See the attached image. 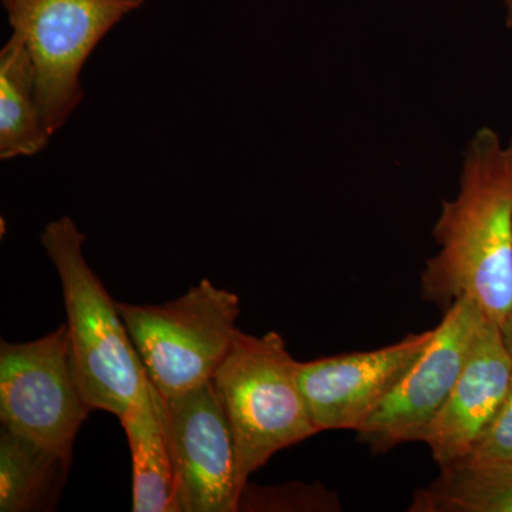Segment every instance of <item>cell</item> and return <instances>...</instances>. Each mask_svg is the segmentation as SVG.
<instances>
[{"label":"cell","instance_id":"obj_16","mask_svg":"<svg viewBox=\"0 0 512 512\" xmlns=\"http://www.w3.org/2000/svg\"><path fill=\"white\" fill-rule=\"evenodd\" d=\"M503 460H512V380L507 396L493 419L481 431L467 456L458 461L490 463Z\"/></svg>","mask_w":512,"mask_h":512},{"label":"cell","instance_id":"obj_18","mask_svg":"<svg viewBox=\"0 0 512 512\" xmlns=\"http://www.w3.org/2000/svg\"><path fill=\"white\" fill-rule=\"evenodd\" d=\"M501 332H503L505 346H507V349L510 350L512 355V312L508 315V318L504 320L503 325H501Z\"/></svg>","mask_w":512,"mask_h":512},{"label":"cell","instance_id":"obj_9","mask_svg":"<svg viewBox=\"0 0 512 512\" xmlns=\"http://www.w3.org/2000/svg\"><path fill=\"white\" fill-rule=\"evenodd\" d=\"M434 329L370 352L299 362V387L316 429L357 430L423 355Z\"/></svg>","mask_w":512,"mask_h":512},{"label":"cell","instance_id":"obj_14","mask_svg":"<svg viewBox=\"0 0 512 512\" xmlns=\"http://www.w3.org/2000/svg\"><path fill=\"white\" fill-rule=\"evenodd\" d=\"M414 494L410 512H512V460L457 463Z\"/></svg>","mask_w":512,"mask_h":512},{"label":"cell","instance_id":"obj_19","mask_svg":"<svg viewBox=\"0 0 512 512\" xmlns=\"http://www.w3.org/2000/svg\"><path fill=\"white\" fill-rule=\"evenodd\" d=\"M505 9H507L505 25H507L508 29H512V0H505Z\"/></svg>","mask_w":512,"mask_h":512},{"label":"cell","instance_id":"obj_7","mask_svg":"<svg viewBox=\"0 0 512 512\" xmlns=\"http://www.w3.org/2000/svg\"><path fill=\"white\" fill-rule=\"evenodd\" d=\"M484 315L471 295H464L444 312L423 355L356 430L360 443L373 453H386L400 444L423 440L456 386Z\"/></svg>","mask_w":512,"mask_h":512},{"label":"cell","instance_id":"obj_12","mask_svg":"<svg viewBox=\"0 0 512 512\" xmlns=\"http://www.w3.org/2000/svg\"><path fill=\"white\" fill-rule=\"evenodd\" d=\"M50 138L37 97L35 64L23 37L12 32L0 52V158L35 156Z\"/></svg>","mask_w":512,"mask_h":512},{"label":"cell","instance_id":"obj_13","mask_svg":"<svg viewBox=\"0 0 512 512\" xmlns=\"http://www.w3.org/2000/svg\"><path fill=\"white\" fill-rule=\"evenodd\" d=\"M70 470L55 451L0 429V511H55Z\"/></svg>","mask_w":512,"mask_h":512},{"label":"cell","instance_id":"obj_5","mask_svg":"<svg viewBox=\"0 0 512 512\" xmlns=\"http://www.w3.org/2000/svg\"><path fill=\"white\" fill-rule=\"evenodd\" d=\"M92 412L74 375L66 323L32 342H0L2 427L73 466L77 434Z\"/></svg>","mask_w":512,"mask_h":512},{"label":"cell","instance_id":"obj_2","mask_svg":"<svg viewBox=\"0 0 512 512\" xmlns=\"http://www.w3.org/2000/svg\"><path fill=\"white\" fill-rule=\"evenodd\" d=\"M86 235L70 217L40 235L62 285L74 375L92 410L121 419L148 392L150 380L117 302L83 254Z\"/></svg>","mask_w":512,"mask_h":512},{"label":"cell","instance_id":"obj_4","mask_svg":"<svg viewBox=\"0 0 512 512\" xmlns=\"http://www.w3.org/2000/svg\"><path fill=\"white\" fill-rule=\"evenodd\" d=\"M148 379L164 399L211 382L241 313L238 295L208 279L161 305L117 302Z\"/></svg>","mask_w":512,"mask_h":512},{"label":"cell","instance_id":"obj_6","mask_svg":"<svg viewBox=\"0 0 512 512\" xmlns=\"http://www.w3.org/2000/svg\"><path fill=\"white\" fill-rule=\"evenodd\" d=\"M147 0H30L10 22L28 46L47 130L55 134L82 103L80 73L101 39Z\"/></svg>","mask_w":512,"mask_h":512},{"label":"cell","instance_id":"obj_11","mask_svg":"<svg viewBox=\"0 0 512 512\" xmlns=\"http://www.w3.org/2000/svg\"><path fill=\"white\" fill-rule=\"evenodd\" d=\"M120 423L133 458V511L180 512L163 399L153 383Z\"/></svg>","mask_w":512,"mask_h":512},{"label":"cell","instance_id":"obj_17","mask_svg":"<svg viewBox=\"0 0 512 512\" xmlns=\"http://www.w3.org/2000/svg\"><path fill=\"white\" fill-rule=\"evenodd\" d=\"M29 2L30 0H2L3 8L8 13L9 23L18 18L20 12L26 8Z\"/></svg>","mask_w":512,"mask_h":512},{"label":"cell","instance_id":"obj_15","mask_svg":"<svg viewBox=\"0 0 512 512\" xmlns=\"http://www.w3.org/2000/svg\"><path fill=\"white\" fill-rule=\"evenodd\" d=\"M335 497L322 485L286 484L276 487L245 485L239 511H325L335 507Z\"/></svg>","mask_w":512,"mask_h":512},{"label":"cell","instance_id":"obj_3","mask_svg":"<svg viewBox=\"0 0 512 512\" xmlns=\"http://www.w3.org/2000/svg\"><path fill=\"white\" fill-rule=\"evenodd\" d=\"M299 362L282 335H249L238 329L212 377L227 414L242 488L278 451L319 433L299 387Z\"/></svg>","mask_w":512,"mask_h":512},{"label":"cell","instance_id":"obj_1","mask_svg":"<svg viewBox=\"0 0 512 512\" xmlns=\"http://www.w3.org/2000/svg\"><path fill=\"white\" fill-rule=\"evenodd\" d=\"M440 252L426 262L421 295L446 312L471 295L487 318L503 325L512 312V137L490 127L471 138L460 191L443 201L433 229Z\"/></svg>","mask_w":512,"mask_h":512},{"label":"cell","instance_id":"obj_8","mask_svg":"<svg viewBox=\"0 0 512 512\" xmlns=\"http://www.w3.org/2000/svg\"><path fill=\"white\" fill-rule=\"evenodd\" d=\"M161 399L180 512H238L237 450L212 380Z\"/></svg>","mask_w":512,"mask_h":512},{"label":"cell","instance_id":"obj_10","mask_svg":"<svg viewBox=\"0 0 512 512\" xmlns=\"http://www.w3.org/2000/svg\"><path fill=\"white\" fill-rule=\"evenodd\" d=\"M511 380L512 355L501 326L484 315L456 386L421 440L440 467L467 456L503 403Z\"/></svg>","mask_w":512,"mask_h":512}]
</instances>
